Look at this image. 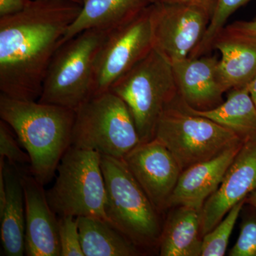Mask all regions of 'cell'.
Instances as JSON below:
<instances>
[{"label":"cell","mask_w":256,"mask_h":256,"mask_svg":"<svg viewBox=\"0 0 256 256\" xmlns=\"http://www.w3.org/2000/svg\"><path fill=\"white\" fill-rule=\"evenodd\" d=\"M172 65L180 100L197 110L214 108L226 92L216 56L188 57Z\"/></svg>","instance_id":"cell-14"},{"label":"cell","mask_w":256,"mask_h":256,"mask_svg":"<svg viewBox=\"0 0 256 256\" xmlns=\"http://www.w3.org/2000/svg\"><path fill=\"white\" fill-rule=\"evenodd\" d=\"M109 90L128 106L140 142L154 139L162 114L178 96L172 65L154 48Z\"/></svg>","instance_id":"cell-3"},{"label":"cell","mask_w":256,"mask_h":256,"mask_svg":"<svg viewBox=\"0 0 256 256\" xmlns=\"http://www.w3.org/2000/svg\"><path fill=\"white\" fill-rule=\"evenodd\" d=\"M250 0H214L213 12L210 24L200 44L190 57H200L206 55L213 50V43L217 35L226 26L229 18L239 8Z\"/></svg>","instance_id":"cell-22"},{"label":"cell","mask_w":256,"mask_h":256,"mask_svg":"<svg viewBox=\"0 0 256 256\" xmlns=\"http://www.w3.org/2000/svg\"><path fill=\"white\" fill-rule=\"evenodd\" d=\"M152 3H160V4H185L196 5L208 10L212 12H213L214 0H152Z\"/></svg>","instance_id":"cell-28"},{"label":"cell","mask_w":256,"mask_h":256,"mask_svg":"<svg viewBox=\"0 0 256 256\" xmlns=\"http://www.w3.org/2000/svg\"><path fill=\"white\" fill-rule=\"evenodd\" d=\"M4 160L3 173L6 185V203L0 212L3 255L25 254V204L22 171Z\"/></svg>","instance_id":"cell-18"},{"label":"cell","mask_w":256,"mask_h":256,"mask_svg":"<svg viewBox=\"0 0 256 256\" xmlns=\"http://www.w3.org/2000/svg\"><path fill=\"white\" fill-rule=\"evenodd\" d=\"M46 195L58 216L95 217L108 220L100 153L70 146L60 160L55 182Z\"/></svg>","instance_id":"cell-7"},{"label":"cell","mask_w":256,"mask_h":256,"mask_svg":"<svg viewBox=\"0 0 256 256\" xmlns=\"http://www.w3.org/2000/svg\"><path fill=\"white\" fill-rule=\"evenodd\" d=\"M69 1L74 2L78 3V4H82V0H69Z\"/></svg>","instance_id":"cell-32"},{"label":"cell","mask_w":256,"mask_h":256,"mask_svg":"<svg viewBox=\"0 0 256 256\" xmlns=\"http://www.w3.org/2000/svg\"><path fill=\"white\" fill-rule=\"evenodd\" d=\"M30 0H0V18L22 11Z\"/></svg>","instance_id":"cell-27"},{"label":"cell","mask_w":256,"mask_h":256,"mask_svg":"<svg viewBox=\"0 0 256 256\" xmlns=\"http://www.w3.org/2000/svg\"><path fill=\"white\" fill-rule=\"evenodd\" d=\"M82 9L60 44L88 30L110 32L136 18L152 0H82Z\"/></svg>","instance_id":"cell-17"},{"label":"cell","mask_w":256,"mask_h":256,"mask_svg":"<svg viewBox=\"0 0 256 256\" xmlns=\"http://www.w3.org/2000/svg\"><path fill=\"white\" fill-rule=\"evenodd\" d=\"M228 255L256 256V213L247 215L242 220L238 238Z\"/></svg>","instance_id":"cell-26"},{"label":"cell","mask_w":256,"mask_h":256,"mask_svg":"<svg viewBox=\"0 0 256 256\" xmlns=\"http://www.w3.org/2000/svg\"><path fill=\"white\" fill-rule=\"evenodd\" d=\"M213 50L220 54V69L226 92L248 85L256 76V35L227 25Z\"/></svg>","instance_id":"cell-16"},{"label":"cell","mask_w":256,"mask_h":256,"mask_svg":"<svg viewBox=\"0 0 256 256\" xmlns=\"http://www.w3.org/2000/svg\"><path fill=\"white\" fill-rule=\"evenodd\" d=\"M232 26L256 35V18L252 21H238L232 24Z\"/></svg>","instance_id":"cell-29"},{"label":"cell","mask_w":256,"mask_h":256,"mask_svg":"<svg viewBox=\"0 0 256 256\" xmlns=\"http://www.w3.org/2000/svg\"><path fill=\"white\" fill-rule=\"evenodd\" d=\"M154 48L172 64L186 60L202 42L212 12L196 5L151 4Z\"/></svg>","instance_id":"cell-10"},{"label":"cell","mask_w":256,"mask_h":256,"mask_svg":"<svg viewBox=\"0 0 256 256\" xmlns=\"http://www.w3.org/2000/svg\"><path fill=\"white\" fill-rule=\"evenodd\" d=\"M154 138L168 148L182 172L244 143L233 131L186 110L178 96L162 114Z\"/></svg>","instance_id":"cell-6"},{"label":"cell","mask_w":256,"mask_h":256,"mask_svg":"<svg viewBox=\"0 0 256 256\" xmlns=\"http://www.w3.org/2000/svg\"><path fill=\"white\" fill-rule=\"evenodd\" d=\"M256 190V140L244 142L216 191L201 210V234L214 228L229 210Z\"/></svg>","instance_id":"cell-12"},{"label":"cell","mask_w":256,"mask_h":256,"mask_svg":"<svg viewBox=\"0 0 256 256\" xmlns=\"http://www.w3.org/2000/svg\"><path fill=\"white\" fill-rule=\"evenodd\" d=\"M151 4L108 33L96 60L92 96L108 92L154 48Z\"/></svg>","instance_id":"cell-9"},{"label":"cell","mask_w":256,"mask_h":256,"mask_svg":"<svg viewBox=\"0 0 256 256\" xmlns=\"http://www.w3.org/2000/svg\"><path fill=\"white\" fill-rule=\"evenodd\" d=\"M84 256L139 255L138 246L108 220L77 217Z\"/></svg>","instance_id":"cell-21"},{"label":"cell","mask_w":256,"mask_h":256,"mask_svg":"<svg viewBox=\"0 0 256 256\" xmlns=\"http://www.w3.org/2000/svg\"><path fill=\"white\" fill-rule=\"evenodd\" d=\"M76 110L0 94V118L16 134L30 158V173L44 186L56 174L72 146Z\"/></svg>","instance_id":"cell-2"},{"label":"cell","mask_w":256,"mask_h":256,"mask_svg":"<svg viewBox=\"0 0 256 256\" xmlns=\"http://www.w3.org/2000/svg\"><path fill=\"white\" fill-rule=\"evenodd\" d=\"M226 100L214 108L197 110L182 102L186 110L214 121L233 131L244 142L256 140V106L248 86L229 90Z\"/></svg>","instance_id":"cell-19"},{"label":"cell","mask_w":256,"mask_h":256,"mask_svg":"<svg viewBox=\"0 0 256 256\" xmlns=\"http://www.w3.org/2000/svg\"><path fill=\"white\" fill-rule=\"evenodd\" d=\"M10 128L4 121H0V158H4L12 164H30L28 152L20 148V142L15 138Z\"/></svg>","instance_id":"cell-25"},{"label":"cell","mask_w":256,"mask_h":256,"mask_svg":"<svg viewBox=\"0 0 256 256\" xmlns=\"http://www.w3.org/2000/svg\"><path fill=\"white\" fill-rule=\"evenodd\" d=\"M246 200L236 204L220 223L202 237L201 256H223Z\"/></svg>","instance_id":"cell-23"},{"label":"cell","mask_w":256,"mask_h":256,"mask_svg":"<svg viewBox=\"0 0 256 256\" xmlns=\"http://www.w3.org/2000/svg\"><path fill=\"white\" fill-rule=\"evenodd\" d=\"M244 144L232 146L220 156L182 172L168 207L186 206L201 212L205 202L220 186Z\"/></svg>","instance_id":"cell-15"},{"label":"cell","mask_w":256,"mask_h":256,"mask_svg":"<svg viewBox=\"0 0 256 256\" xmlns=\"http://www.w3.org/2000/svg\"><path fill=\"white\" fill-rule=\"evenodd\" d=\"M122 160L158 212L168 208L182 170L164 144L156 138L140 142Z\"/></svg>","instance_id":"cell-11"},{"label":"cell","mask_w":256,"mask_h":256,"mask_svg":"<svg viewBox=\"0 0 256 256\" xmlns=\"http://www.w3.org/2000/svg\"><path fill=\"white\" fill-rule=\"evenodd\" d=\"M82 5L69 0H30L16 14L0 18V90L38 100L52 58Z\"/></svg>","instance_id":"cell-1"},{"label":"cell","mask_w":256,"mask_h":256,"mask_svg":"<svg viewBox=\"0 0 256 256\" xmlns=\"http://www.w3.org/2000/svg\"><path fill=\"white\" fill-rule=\"evenodd\" d=\"M106 218L138 247L160 242L159 212L122 159L101 156Z\"/></svg>","instance_id":"cell-4"},{"label":"cell","mask_w":256,"mask_h":256,"mask_svg":"<svg viewBox=\"0 0 256 256\" xmlns=\"http://www.w3.org/2000/svg\"><path fill=\"white\" fill-rule=\"evenodd\" d=\"M248 92H250L252 100H254V104H255L256 106V78L248 85Z\"/></svg>","instance_id":"cell-30"},{"label":"cell","mask_w":256,"mask_h":256,"mask_svg":"<svg viewBox=\"0 0 256 256\" xmlns=\"http://www.w3.org/2000/svg\"><path fill=\"white\" fill-rule=\"evenodd\" d=\"M201 212L190 207L178 206L162 230L160 255L201 256Z\"/></svg>","instance_id":"cell-20"},{"label":"cell","mask_w":256,"mask_h":256,"mask_svg":"<svg viewBox=\"0 0 256 256\" xmlns=\"http://www.w3.org/2000/svg\"><path fill=\"white\" fill-rule=\"evenodd\" d=\"M25 204V255L60 256L56 214L44 185L31 173L22 171Z\"/></svg>","instance_id":"cell-13"},{"label":"cell","mask_w":256,"mask_h":256,"mask_svg":"<svg viewBox=\"0 0 256 256\" xmlns=\"http://www.w3.org/2000/svg\"><path fill=\"white\" fill-rule=\"evenodd\" d=\"M140 142L128 106L110 90L90 96L76 110L72 146L122 159Z\"/></svg>","instance_id":"cell-8"},{"label":"cell","mask_w":256,"mask_h":256,"mask_svg":"<svg viewBox=\"0 0 256 256\" xmlns=\"http://www.w3.org/2000/svg\"><path fill=\"white\" fill-rule=\"evenodd\" d=\"M108 32L86 30L60 45L47 69L38 102L76 110L92 96L96 60Z\"/></svg>","instance_id":"cell-5"},{"label":"cell","mask_w":256,"mask_h":256,"mask_svg":"<svg viewBox=\"0 0 256 256\" xmlns=\"http://www.w3.org/2000/svg\"><path fill=\"white\" fill-rule=\"evenodd\" d=\"M58 218L60 256H84L77 217L63 216Z\"/></svg>","instance_id":"cell-24"},{"label":"cell","mask_w":256,"mask_h":256,"mask_svg":"<svg viewBox=\"0 0 256 256\" xmlns=\"http://www.w3.org/2000/svg\"><path fill=\"white\" fill-rule=\"evenodd\" d=\"M246 203L256 210V190L252 192L246 198Z\"/></svg>","instance_id":"cell-31"}]
</instances>
